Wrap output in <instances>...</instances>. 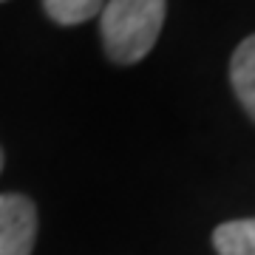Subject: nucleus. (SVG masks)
Instances as JSON below:
<instances>
[{"instance_id":"obj_1","label":"nucleus","mask_w":255,"mask_h":255,"mask_svg":"<svg viewBox=\"0 0 255 255\" xmlns=\"http://www.w3.org/2000/svg\"><path fill=\"white\" fill-rule=\"evenodd\" d=\"M164 0H108L102 6L105 54L119 65L139 63L150 54L164 23Z\"/></svg>"},{"instance_id":"obj_2","label":"nucleus","mask_w":255,"mask_h":255,"mask_svg":"<svg viewBox=\"0 0 255 255\" xmlns=\"http://www.w3.org/2000/svg\"><path fill=\"white\" fill-rule=\"evenodd\" d=\"M37 236V210L20 193L0 196V255H31Z\"/></svg>"},{"instance_id":"obj_3","label":"nucleus","mask_w":255,"mask_h":255,"mask_svg":"<svg viewBox=\"0 0 255 255\" xmlns=\"http://www.w3.org/2000/svg\"><path fill=\"white\" fill-rule=\"evenodd\" d=\"M230 82H233L238 102L255 122V34H250L236 48V54L230 60Z\"/></svg>"},{"instance_id":"obj_4","label":"nucleus","mask_w":255,"mask_h":255,"mask_svg":"<svg viewBox=\"0 0 255 255\" xmlns=\"http://www.w3.org/2000/svg\"><path fill=\"white\" fill-rule=\"evenodd\" d=\"M213 247L219 255H255V219L219 224L213 233Z\"/></svg>"},{"instance_id":"obj_5","label":"nucleus","mask_w":255,"mask_h":255,"mask_svg":"<svg viewBox=\"0 0 255 255\" xmlns=\"http://www.w3.org/2000/svg\"><path fill=\"white\" fill-rule=\"evenodd\" d=\"M46 14L60 26H80L94 14H100L105 0H43Z\"/></svg>"},{"instance_id":"obj_6","label":"nucleus","mask_w":255,"mask_h":255,"mask_svg":"<svg viewBox=\"0 0 255 255\" xmlns=\"http://www.w3.org/2000/svg\"><path fill=\"white\" fill-rule=\"evenodd\" d=\"M0 170H3V153H0Z\"/></svg>"}]
</instances>
